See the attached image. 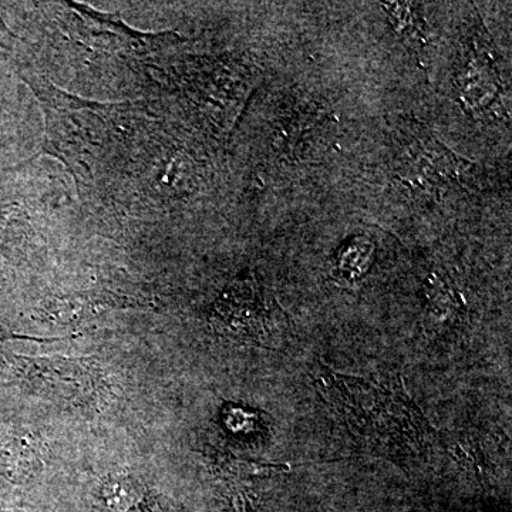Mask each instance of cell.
I'll use <instances>...</instances> for the list:
<instances>
[{
    "instance_id": "cell-1",
    "label": "cell",
    "mask_w": 512,
    "mask_h": 512,
    "mask_svg": "<svg viewBox=\"0 0 512 512\" xmlns=\"http://www.w3.org/2000/svg\"><path fill=\"white\" fill-rule=\"evenodd\" d=\"M316 384L333 419L369 453L409 460L423 456L433 444L436 431L400 377L383 382L340 375L322 366Z\"/></svg>"
},
{
    "instance_id": "cell-2",
    "label": "cell",
    "mask_w": 512,
    "mask_h": 512,
    "mask_svg": "<svg viewBox=\"0 0 512 512\" xmlns=\"http://www.w3.org/2000/svg\"><path fill=\"white\" fill-rule=\"evenodd\" d=\"M19 76L29 84L45 113L46 137L40 153L67 165L77 187H82L92 180V163L99 161L103 151L109 148L117 133L116 120L128 104H100L80 99L28 70L19 72Z\"/></svg>"
},
{
    "instance_id": "cell-3",
    "label": "cell",
    "mask_w": 512,
    "mask_h": 512,
    "mask_svg": "<svg viewBox=\"0 0 512 512\" xmlns=\"http://www.w3.org/2000/svg\"><path fill=\"white\" fill-rule=\"evenodd\" d=\"M215 332L237 342L275 348L284 332L279 309L272 308L254 279L232 285L215 305L211 318Z\"/></svg>"
},
{
    "instance_id": "cell-4",
    "label": "cell",
    "mask_w": 512,
    "mask_h": 512,
    "mask_svg": "<svg viewBox=\"0 0 512 512\" xmlns=\"http://www.w3.org/2000/svg\"><path fill=\"white\" fill-rule=\"evenodd\" d=\"M72 16L69 20V29L74 37L82 40L86 45L96 49L128 50L131 53L153 52V50L164 49L175 40V33H143L128 28L126 23L120 19H113L110 16L101 15L99 12L87 8L86 5L70 3Z\"/></svg>"
},
{
    "instance_id": "cell-5",
    "label": "cell",
    "mask_w": 512,
    "mask_h": 512,
    "mask_svg": "<svg viewBox=\"0 0 512 512\" xmlns=\"http://www.w3.org/2000/svg\"><path fill=\"white\" fill-rule=\"evenodd\" d=\"M400 164L407 180L419 185L421 190L437 191L453 178L457 165L446 148L441 147L429 133H412L400 148Z\"/></svg>"
},
{
    "instance_id": "cell-6",
    "label": "cell",
    "mask_w": 512,
    "mask_h": 512,
    "mask_svg": "<svg viewBox=\"0 0 512 512\" xmlns=\"http://www.w3.org/2000/svg\"><path fill=\"white\" fill-rule=\"evenodd\" d=\"M141 308V302L127 296L116 293H86V295L73 296L62 299L47 309L46 318L49 322L60 325H76L94 318L97 313L109 311V309Z\"/></svg>"
},
{
    "instance_id": "cell-7",
    "label": "cell",
    "mask_w": 512,
    "mask_h": 512,
    "mask_svg": "<svg viewBox=\"0 0 512 512\" xmlns=\"http://www.w3.org/2000/svg\"><path fill=\"white\" fill-rule=\"evenodd\" d=\"M42 467L39 444L30 436L13 437L0 453V474L9 483L28 484Z\"/></svg>"
},
{
    "instance_id": "cell-8",
    "label": "cell",
    "mask_w": 512,
    "mask_h": 512,
    "mask_svg": "<svg viewBox=\"0 0 512 512\" xmlns=\"http://www.w3.org/2000/svg\"><path fill=\"white\" fill-rule=\"evenodd\" d=\"M97 504L103 512H154L148 494L130 478H116L101 485Z\"/></svg>"
},
{
    "instance_id": "cell-9",
    "label": "cell",
    "mask_w": 512,
    "mask_h": 512,
    "mask_svg": "<svg viewBox=\"0 0 512 512\" xmlns=\"http://www.w3.org/2000/svg\"><path fill=\"white\" fill-rule=\"evenodd\" d=\"M497 86L493 67L478 57L467 64L460 76L461 97L473 110L490 106L497 96Z\"/></svg>"
},
{
    "instance_id": "cell-10",
    "label": "cell",
    "mask_w": 512,
    "mask_h": 512,
    "mask_svg": "<svg viewBox=\"0 0 512 512\" xmlns=\"http://www.w3.org/2000/svg\"><path fill=\"white\" fill-rule=\"evenodd\" d=\"M218 467L224 480L239 481L249 477L269 476L274 471H289V467L285 464L256 463V461L239 460L232 456L222 457Z\"/></svg>"
},
{
    "instance_id": "cell-11",
    "label": "cell",
    "mask_w": 512,
    "mask_h": 512,
    "mask_svg": "<svg viewBox=\"0 0 512 512\" xmlns=\"http://www.w3.org/2000/svg\"><path fill=\"white\" fill-rule=\"evenodd\" d=\"M370 249L372 244L363 239H357L355 244L350 245L340 255L339 271L350 276L363 274L367 271L366 266L369 264Z\"/></svg>"
},
{
    "instance_id": "cell-12",
    "label": "cell",
    "mask_w": 512,
    "mask_h": 512,
    "mask_svg": "<svg viewBox=\"0 0 512 512\" xmlns=\"http://www.w3.org/2000/svg\"><path fill=\"white\" fill-rule=\"evenodd\" d=\"M224 494L234 512H258V495L239 480H224Z\"/></svg>"
},
{
    "instance_id": "cell-13",
    "label": "cell",
    "mask_w": 512,
    "mask_h": 512,
    "mask_svg": "<svg viewBox=\"0 0 512 512\" xmlns=\"http://www.w3.org/2000/svg\"><path fill=\"white\" fill-rule=\"evenodd\" d=\"M389 15L396 23L397 30L403 35L419 39L421 29L419 26V9L414 8L412 3H389Z\"/></svg>"
}]
</instances>
